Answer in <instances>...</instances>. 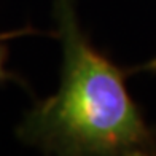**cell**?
Listing matches in <instances>:
<instances>
[{"instance_id": "6da1fadb", "label": "cell", "mask_w": 156, "mask_h": 156, "mask_svg": "<svg viewBox=\"0 0 156 156\" xmlns=\"http://www.w3.org/2000/svg\"><path fill=\"white\" fill-rule=\"evenodd\" d=\"M62 45L61 84L37 101L18 127L24 144L54 154H142L151 148L124 73L83 34L73 0H54Z\"/></svg>"}, {"instance_id": "7a4b0ae2", "label": "cell", "mask_w": 156, "mask_h": 156, "mask_svg": "<svg viewBox=\"0 0 156 156\" xmlns=\"http://www.w3.org/2000/svg\"><path fill=\"white\" fill-rule=\"evenodd\" d=\"M15 34H0V84L2 83H6V81H16L19 84H23V78H21L19 75H16L15 72H11V70H8L5 67L6 64V58H8V51H6V46L3 41L8 40L10 37H13Z\"/></svg>"}, {"instance_id": "3957f363", "label": "cell", "mask_w": 156, "mask_h": 156, "mask_svg": "<svg viewBox=\"0 0 156 156\" xmlns=\"http://www.w3.org/2000/svg\"><path fill=\"white\" fill-rule=\"evenodd\" d=\"M153 66H156V61H154V62H151L150 66H147V69H150V67H153Z\"/></svg>"}]
</instances>
